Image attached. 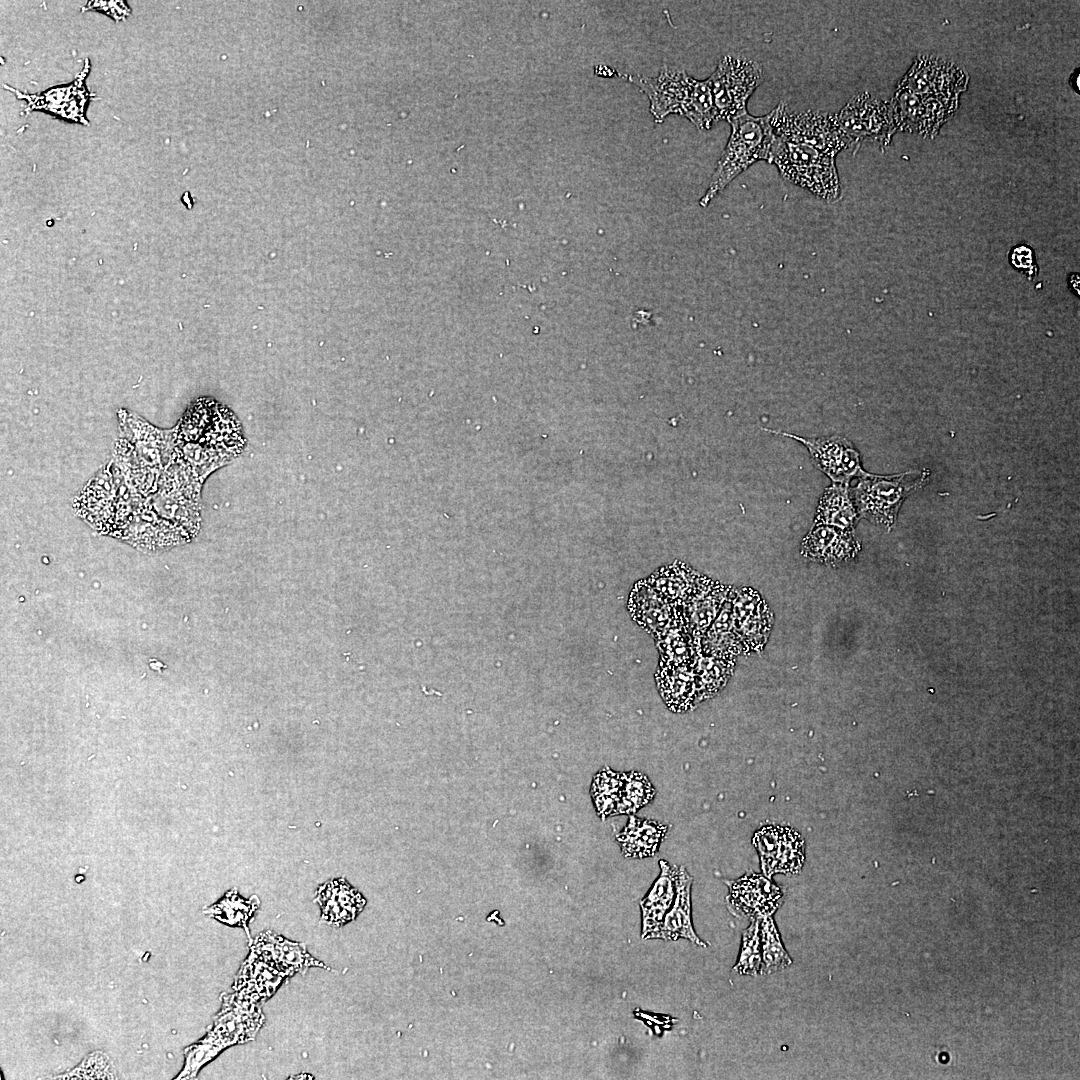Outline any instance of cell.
<instances>
[{"label":"cell","instance_id":"9a60e30c","mask_svg":"<svg viewBox=\"0 0 1080 1080\" xmlns=\"http://www.w3.org/2000/svg\"><path fill=\"white\" fill-rule=\"evenodd\" d=\"M727 884L728 909L737 917L761 919L771 916L781 904L782 891L765 876L744 875Z\"/></svg>","mask_w":1080,"mask_h":1080},{"label":"cell","instance_id":"ffe728a7","mask_svg":"<svg viewBox=\"0 0 1080 1080\" xmlns=\"http://www.w3.org/2000/svg\"><path fill=\"white\" fill-rule=\"evenodd\" d=\"M675 885L674 901L652 939L676 941L684 938L698 946L707 947V944L697 936L693 928L691 917L692 877L684 867H679Z\"/></svg>","mask_w":1080,"mask_h":1080},{"label":"cell","instance_id":"f1b7e54d","mask_svg":"<svg viewBox=\"0 0 1080 1080\" xmlns=\"http://www.w3.org/2000/svg\"><path fill=\"white\" fill-rule=\"evenodd\" d=\"M732 594L704 635L697 640L698 652L735 659L742 653V646L732 620Z\"/></svg>","mask_w":1080,"mask_h":1080},{"label":"cell","instance_id":"cb8c5ba5","mask_svg":"<svg viewBox=\"0 0 1080 1080\" xmlns=\"http://www.w3.org/2000/svg\"><path fill=\"white\" fill-rule=\"evenodd\" d=\"M661 872L651 889L640 901L643 939H652L670 909L676 894V877L679 867L667 861H659Z\"/></svg>","mask_w":1080,"mask_h":1080},{"label":"cell","instance_id":"30bf717a","mask_svg":"<svg viewBox=\"0 0 1080 1080\" xmlns=\"http://www.w3.org/2000/svg\"><path fill=\"white\" fill-rule=\"evenodd\" d=\"M968 83L967 73L953 62L937 57L921 55L915 59L898 88L916 94L947 100H958Z\"/></svg>","mask_w":1080,"mask_h":1080},{"label":"cell","instance_id":"4dcf8cb0","mask_svg":"<svg viewBox=\"0 0 1080 1080\" xmlns=\"http://www.w3.org/2000/svg\"><path fill=\"white\" fill-rule=\"evenodd\" d=\"M259 906L257 896L245 899L236 889H231L218 902L207 907L204 913L223 924L243 928L251 940L248 924Z\"/></svg>","mask_w":1080,"mask_h":1080},{"label":"cell","instance_id":"8992f818","mask_svg":"<svg viewBox=\"0 0 1080 1080\" xmlns=\"http://www.w3.org/2000/svg\"><path fill=\"white\" fill-rule=\"evenodd\" d=\"M781 102L770 113V123L776 138L816 147L836 157L849 148L837 123L836 114L806 110L789 113Z\"/></svg>","mask_w":1080,"mask_h":1080},{"label":"cell","instance_id":"f546056e","mask_svg":"<svg viewBox=\"0 0 1080 1080\" xmlns=\"http://www.w3.org/2000/svg\"><path fill=\"white\" fill-rule=\"evenodd\" d=\"M736 660L698 652L692 668L700 702L715 696L724 688L733 674Z\"/></svg>","mask_w":1080,"mask_h":1080},{"label":"cell","instance_id":"836d02e7","mask_svg":"<svg viewBox=\"0 0 1080 1080\" xmlns=\"http://www.w3.org/2000/svg\"><path fill=\"white\" fill-rule=\"evenodd\" d=\"M621 786V773L615 772L608 767L603 768L594 776L591 785V797L597 815L602 820L615 815L620 799Z\"/></svg>","mask_w":1080,"mask_h":1080},{"label":"cell","instance_id":"83f0119b","mask_svg":"<svg viewBox=\"0 0 1080 1080\" xmlns=\"http://www.w3.org/2000/svg\"><path fill=\"white\" fill-rule=\"evenodd\" d=\"M654 640L660 662L675 666L693 665L698 654V643L686 627L680 612L674 622Z\"/></svg>","mask_w":1080,"mask_h":1080},{"label":"cell","instance_id":"52a82bcc","mask_svg":"<svg viewBox=\"0 0 1080 1080\" xmlns=\"http://www.w3.org/2000/svg\"><path fill=\"white\" fill-rule=\"evenodd\" d=\"M837 123L848 147H859L863 142L887 146L896 128L890 103L864 92L854 96L836 114Z\"/></svg>","mask_w":1080,"mask_h":1080},{"label":"cell","instance_id":"7a4b0ae2","mask_svg":"<svg viewBox=\"0 0 1080 1080\" xmlns=\"http://www.w3.org/2000/svg\"><path fill=\"white\" fill-rule=\"evenodd\" d=\"M731 134L723 150L706 192L699 200L706 207L743 171L759 160L770 163L774 140L769 114L754 117L748 112L729 121Z\"/></svg>","mask_w":1080,"mask_h":1080},{"label":"cell","instance_id":"7c38bea8","mask_svg":"<svg viewBox=\"0 0 1080 1080\" xmlns=\"http://www.w3.org/2000/svg\"><path fill=\"white\" fill-rule=\"evenodd\" d=\"M732 620L739 637L742 653L753 654L763 650L770 635L773 614L760 594L743 587L733 591L731 598Z\"/></svg>","mask_w":1080,"mask_h":1080},{"label":"cell","instance_id":"d4e9b609","mask_svg":"<svg viewBox=\"0 0 1080 1080\" xmlns=\"http://www.w3.org/2000/svg\"><path fill=\"white\" fill-rule=\"evenodd\" d=\"M667 825L652 819L630 816L627 825L616 835L621 852L629 858L653 856L665 838Z\"/></svg>","mask_w":1080,"mask_h":1080},{"label":"cell","instance_id":"6da1fadb","mask_svg":"<svg viewBox=\"0 0 1080 1080\" xmlns=\"http://www.w3.org/2000/svg\"><path fill=\"white\" fill-rule=\"evenodd\" d=\"M637 86L649 100L655 123L671 114L687 118L699 130H708L716 122V112L709 79L697 80L684 70L663 67L656 77L620 74Z\"/></svg>","mask_w":1080,"mask_h":1080},{"label":"cell","instance_id":"44dd1931","mask_svg":"<svg viewBox=\"0 0 1080 1080\" xmlns=\"http://www.w3.org/2000/svg\"><path fill=\"white\" fill-rule=\"evenodd\" d=\"M289 976L250 950L235 977L233 991L259 1003L269 999Z\"/></svg>","mask_w":1080,"mask_h":1080},{"label":"cell","instance_id":"484cf974","mask_svg":"<svg viewBox=\"0 0 1080 1080\" xmlns=\"http://www.w3.org/2000/svg\"><path fill=\"white\" fill-rule=\"evenodd\" d=\"M849 484L832 483L819 499L814 517L815 525H828L854 530L860 517L852 501Z\"/></svg>","mask_w":1080,"mask_h":1080},{"label":"cell","instance_id":"5bb4252c","mask_svg":"<svg viewBox=\"0 0 1080 1080\" xmlns=\"http://www.w3.org/2000/svg\"><path fill=\"white\" fill-rule=\"evenodd\" d=\"M89 70L90 63L86 59L82 71L72 83L53 87L41 94L30 95L8 85H4V87L13 92L18 99L27 102L25 113L33 110H43L65 120L88 125V120L85 117V106L94 96L85 87V78Z\"/></svg>","mask_w":1080,"mask_h":1080},{"label":"cell","instance_id":"277c9868","mask_svg":"<svg viewBox=\"0 0 1080 1080\" xmlns=\"http://www.w3.org/2000/svg\"><path fill=\"white\" fill-rule=\"evenodd\" d=\"M929 478V470L924 469L894 475L865 472L849 491L860 518L891 530L905 499L922 489Z\"/></svg>","mask_w":1080,"mask_h":1080},{"label":"cell","instance_id":"5b68a950","mask_svg":"<svg viewBox=\"0 0 1080 1080\" xmlns=\"http://www.w3.org/2000/svg\"><path fill=\"white\" fill-rule=\"evenodd\" d=\"M760 65L744 57L724 56L708 78L711 85L716 121L732 119L747 112V102L761 84Z\"/></svg>","mask_w":1080,"mask_h":1080},{"label":"cell","instance_id":"4fadbf2b","mask_svg":"<svg viewBox=\"0 0 1080 1080\" xmlns=\"http://www.w3.org/2000/svg\"><path fill=\"white\" fill-rule=\"evenodd\" d=\"M753 844L761 861L762 871L767 878L776 873H798L805 859L804 841L791 828L766 826L755 833Z\"/></svg>","mask_w":1080,"mask_h":1080},{"label":"cell","instance_id":"1f68e13d","mask_svg":"<svg viewBox=\"0 0 1080 1080\" xmlns=\"http://www.w3.org/2000/svg\"><path fill=\"white\" fill-rule=\"evenodd\" d=\"M760 943L762 947L761 974L769 975L792 964L771 916L760 919Z\"/></svg>","mask_w":1080,"mask_h":1080},{"label":"cell","instance_id":"d6986e66","mask_svg":"<svg viewBox=\"0 0 1080 1080\" xmlns=\"http://www.w3.org/2000/svg\"><path fill=\"white\" fill-rule=\"evenodd\" d=\"M628 611L631 618L653 638L668 628L679 615L646 579L637 581L630 591Z\"/></svg>","mask_w":1080,"mask_h":1080},{"label":"cell","instance_id":"603a6c76","mask_svg":"<svg viewBox=\"0 0 1080 1080\" xmlns=\"http://www.w3.org/2000/svg\"><path fill=\"white\" fill-rule=\"evenodd\" d=\"M315 902L321 909V922L335 927L352 921L365 904L363 897L342 878L319 886Z\"/></svg>","mask_w":1080,"mask_h":1080},{"label":"cell","instance_id":"2e32d148","mask_svg":"<svg viewBox=\"0 0 1080 1080\" xmlns=\"http://www.w3.org/2000/svg\"><path fill=\"white\" fill-rule=\"evenodd\" d=\"M733 587L700 574L694 588L678 609L690 631L698 640L721 612L733 592Z\"/></svg>","mask_w":1080,"mask_h":1080},{"label":"cell","instance_id":"e575fe53","mask_svg":"<svg viewBox=\"0 0 1080 1080\" xmlns=\"http://www.w3.org/2000/svg\"><path fill=\"white\" fill-rule=\"evenodd\" d=\"M760 919H751L743 931L740 955L733 970L741 975H757L761 968Z\"/></svg>","mask_w":1080,"mask_h":1080},{"label":"cell","instance_id":"d6a6232c","mask_svg":"<svg viewBox=\"0 0 1080 1080\" xmlns=\"http://www.w3.org/2000/svg\"><path fill=\"white\" fill-rule=\"evenodd\" d=\"M622 786L615 815L633 814L651 802L656 794L648 778L637 771L621 773Z\"/></svg>","mask_w":1080,"mask_h":1080},{"label":"cell","instance_id":"ba28073f","mask_svg":"<svg viewBox=\"0 0 1080 1080\" xmlns=\"http://www.w3.org/2000/svg\"><path fill=\"white\" fill-rule=\"evenodd\" d=\"M222 1005L212 1026L201 1039L217 1049L254 1040L265 1022L260 1003L239 993L223 994Z\"/></svg>","mask_w":1080,"mask_h":1080},{"label":"cell","instance_id":"7402d4cb","mask_svg":"<svg viewBox=\"0 0 1080 1080\" xmlns=\"http://www.w3.org/2000/svg\"><path fill=\"white\" fill-rule=\"evenodd\" d=\"M655 680L658 692L670 711L687 712L700 703L692 666H675L659 661Z\"/></svg>","mask_w":1080,"mask_h":1080},{"label":"cell","instance_id":"ac0fdd59","mask_svg":"<svg viewBox=\"0 0 1080 1080\" xmlns=\"http://www.w3.org/2000/svg\"><path fill=\"white\" fill-rule=\"evenodd\" d=\"M250 950L289 977L295 973L304 974L311 967L330 970L307 951L304 943L290 941L272 931H265L252 940Z\"/></svg>","mask_w":1080,"mask_h":1080},{"label":"cell","instance_id":"8d00e7d4","mask_svg":"<svg viewBox=\"0 0 1080 1080\" xmlns=\"http://www.w3.org/2000/svg\"><path fill=\"white\" fill-rule=\"evenodd\" d=\"M96 10L103 12L116 21L125 19L130 15L131 9L124 1H89L82 11Z\"/></svg>","mask_w":1080,"mask_h":1080},{"label":"cell","instance_id":"3957f363","mask_svg":"<svg viewBox=\"0 0 1080 1080\" xmlns=\"http://www.w3.org/2000/svg\"><path fill=\"white\" fill-rule=\"evenodd\" d=\"M770 163L776 165L785 180L825 201L833 202L840 196L835 156L827 152L774 136Z\"/></svg>","mask_w":1080,"mask_h":1080},{"label":"cell","instance_id":"8fae6325","mask_svg":"<svg viewBox=\"0 0 1080 1080\" xmlns=\"http://www.w3.org/2000/svg\"><path fill=\"white\" fill-rule=\"evenodd\" d=\"M776 435L790 437L802 443L816 465L832 483H850L866 471L862 468L860 454L851 441L839 435L805 438L791 433L762 428Z\"/></svg>","mask_w":1080,"mask_h":1080},{"label":"cell","instance_id":"74e56055","mask_svg":"<svg viewBox=\"0 0 1080 1080\" xmlns=\"http://www.w3.org/2000/svg\"><path fill=\"white\" fill-rule=\"evenodd\" d=\"M1034 259L1033 250L1026 244L1014 247L1009 255L1010 264L1014 268L1027 272L1031 270Z\"/></svg>","mask_w":1080,"mask_h":1080},{"label":"cell","instance_id":"9c48e42d","mask_svg":"<svg viewBox=\"0 0 1080 1080\" xmlns=\"http://www.w3.org/2000/svg\"><path fill=\"white\" fill-rule=\"evenodd\" d=\"M958 100H947L896 89L890 102L897 130L933 137L957 109Z\"/></svg>","mask_w":1080,"mask_h":1080},{"label":"cell","instance_id":"4316f807","mask_svg":"<svg viewBox=\"0 0 1080 1080\" xmlns=\"http://www.w3.org/2000/svg\"><path fill=\"white\" fill-rule=\"evenodd\" d=\"M700 573L681 561L662 566L646 580L671 605L680 608L694 588Z\"/></svg>","mask_w":1080,"mask_h":1080},{"label":"cell","instance_id":"e0dca14e","mask_svg":"<svg viewBox=\"0 0 1080 1080\" xmlns=\"http://www.w3.org/2000/svg\"><path fill=\"white\" fill-rule=\"evenodd\" d=\"M861 550L854 530L815 525L801 543V555L820 564L835 566L853 560Z\"/></svg>","mask_w":1080,"mask_h":1080},{"label":"cell","instance_id":"d590c367","mask_svg":"<svg viewBox=\"0 0 1080 1080\" xmlns=\"http://www.w3.org/2000/svg\"><path fill=\"white\" fill-rule=\"evenodd\" d=\"M61 1079H113L109 1058L101 1051L89 1054L71 1071L60 1075Z\"/></svg>","mask_w":1080,"mask_h":1080}]
</instances>
